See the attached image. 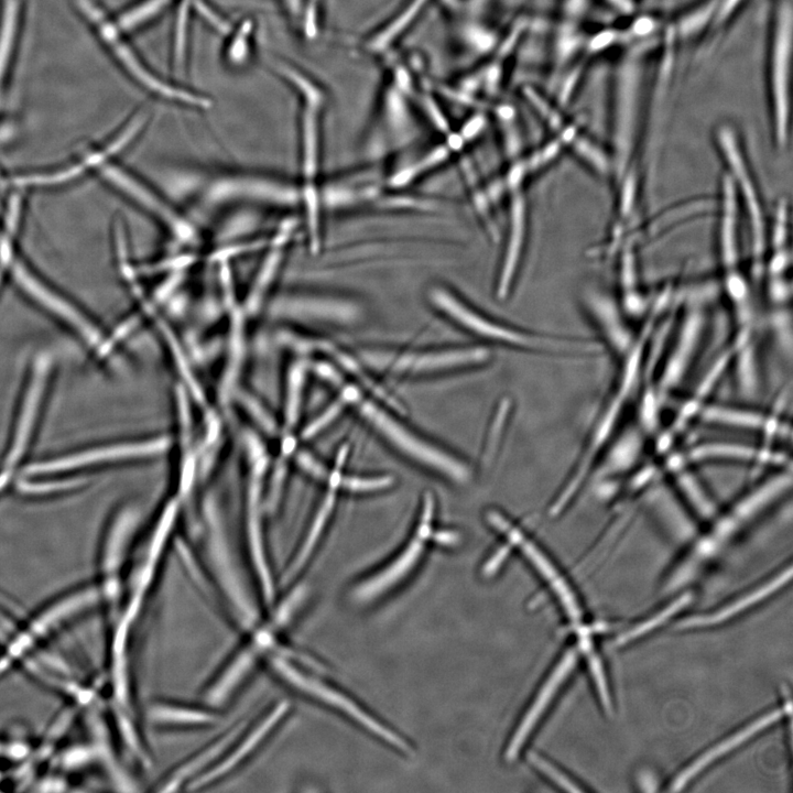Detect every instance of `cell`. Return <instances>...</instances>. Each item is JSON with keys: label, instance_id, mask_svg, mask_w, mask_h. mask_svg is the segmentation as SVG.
<instances>
[{"label": "cell", "instance_id": "f35d334b", "mask_svg": "<svg viewBox=\"0 0 793 793\" xmlns=\"http://www.w3.org/2000/svg\"><path fill=\"white\" fill-rule=\"evenodd\" d=\"M612 9L621 14L628 15L633 12L634 4L632 0H605Z\"/></svg>", "mask_w": 793, "mask_h": 793}, {"label": "cell", "instance_id": "5b68a950", "mask_svg": "<svg viewBox=\"0 0 793 793\" xmlns=\"http://www.w3.org/2000/svg\"><path fill=\"white\" fill-rule=\"evenodd\" d=\"M344 394L369 424L403 455L452 481L468 480L470 471L464 461L409 430L382 408L361 397L352 387H347Z\"/></svg>", "mask_w": 793, "mask_h": 793}, {"label": "cell", "instance_id": "3957f363", "mask_svg": "<svg viewBox=\"0 0 793 793\" xmlns=\"http://www.w3.org/2000/svg\"><path fill=\"white\" fill-rule=\"evenodd\" d=\"M431 305L467 332L487 340L530 350L598 354L595 341L545 337L522 332L488 317L444 285H432L426 292Z\"/></svg>", "mask_w": 793, "mask_h": 793}, {"label": "cell", "instance_id": "e0dca14e", "mask_svg": "<svg viewBox=\"0 0 793 793\" xmlns=\"http://www.w3.org/2000/svg\"><path fill=\"white\" fill-rule=\"evenodd\" d=\"M526 216L525 198L517 188L510 204L509 233L497 281L496 292L499 298H504L509 294L517 275L526 235Z\"/></svg>", "mask_w": 793, "mask_h": 793}, {"label": "cell", "instance_id": "9a60e30c", "mask_svg": "<svg viewBox=\"0 0 793 793\" xmlns=\"http://www.w3.org/2000/svg\"><path fill=\"white\" fill-rule=\"evenodd\" d=\"M704 322L703 314L695 311L689 313L681 325L675 345L660 377L659 387L663 395L675 389L688 371L700 343Z\"/></svg>", "mask_w": 793, "mask_h": 793}, {"label": "cell", "instance_id": "d590c367", "mask_svg": "<svg viewBox=\"0 0 793 793\" xmlns=\"http://www.w3.org/2000/svg\"><path fill=\"white\" fill-rule=\"evenodd\" d=\"M590 664H591L593 676H594L596 686L598 688V692L600 694V699H601L604 706L606 708H609L610 707V697H609L606 680H605V676L602 673V669L596 658H593L590 660Z\"/></svg>", "mask_w": 793, "mask_h": 793}, {"label": "cell", "instance_id": "4316f807", "mask_svg": "<svg viewBox=\"0 0 793 793\" xmlns=\"http://www.w3.org/2000/svg\"><path fill=\"white\" fill-rule=\"evenodd\" d=\"M691 599L688 594L682 595L680 598L674 600L671 605L665 607L662 611L654 615L652 618L639 623L634 628L630 629L617 639L616 644H624L631 640L638 639L644 633L653 630L659 624L665 622L671 616L676 613L682 607H684Z\"/></svg>", "mask_w": 793, "mask_h": 793}, {"label": "cell", "instance_id": "52a82bcc", "mask_svg": "<svg viewBox=\"0 0 793 793\" xmlns=\"http://www.w3.org/2000/svg\"><path fill=\"white\" fill-rule=\"evenodd\" d=\"M166 438L104 443L26 464L20 477L69 476L111 464L140 459L164 450Z\"/></svg>", "mask_w": 793, "mask_h": 793}, {"label": "cell", "instance_id": "8d00e7d4", "mask_svg": "<svg viewBox=\"0 0 793 793\" xmlns=\"http://www.w3.org/2000/svg\"><path fill=\"white\" fill-rule=\"evenodd\" d=\"M317 1L308 0L304 17V31L307 37L313 39L316 34Z\"/></svg>", "mask_w": 793, "mask_h": 793}, {"label": "cell", "instance_id": "ac0fdd59", "mask_svg": "<svg viewBox=\"0 0 793 793\" xmlns=\"http://www.w3.org/2000/svg\"><path fill=\"white\" fill-rule=\"evenodd\" d=\"M700 413L702 420L706 423L749 430L775 438H785L790 435V428L783 421L761 412L721 404H705Z\"/></svg>", "mask_w": 793, "mask_h": 793}, {"label": "cell", "instance_id": "277c9868", "mask_svg": "<svg viewBox=\"0 0 793 793\" xmlns=\"http://www.w3.org/2000/svg\"><path fill=\"white\" fill-rule=\"evenodd\" d=\"M644 352L639 348L631 349L622 357V370L616 384V389L611 398L605 404L597 424L589 434L588 442L584 446V450L572 471L571 477L563 486L562 490L554 499L550 514L555 517L560 514L572 500L578 495L585 482L593 477L596 465L601 459V455L606 447H609L611 437L617 430L621 419V410L624 403H628L630 393L634 392L639 385L641 365L644 362Z\"/></svg>", "mask_w": 793, "mask_h": 793}, {"label": "cell", "instance_id": "7c38bea8", "mask_svg": "<svg viewBox=\"0 0 793 793\" xmlns=\"http://www.w3.org/2000/svg\"><path fill=\"white\" fill-rule=\"evenodd\" d=\"M260 658L261 644L249 636L227 655L204 684L203 702L220 709L247 682Z\"/></svg>", "mask_w": 793, "mask_h": 793}, {"label": "cell", "instance_id": "4dcf8cb0", "mask_svg": "<svg viewBox=\"0 0 793 793\" xmlns=\"http://www.w3.org/2000/svg\"><path fill=\"white\" fill-rule=\"evenodd\" d=\"M393 482V479L391 477L381 476V477H351L346 478L344 480L339 479V484H341L346 489L355 492H370V491H377L382 490L388 487H390Z\"/></svg>", "mask_w": 793, "mask_h": 793}, {"label": "cell", "instance_id": "836d02e7", "mask_svg": "<svg viewBox=\"0 0 793 793\" xmlns=\"http://www.w3.org/2000/svg\"><path fill=\"white\" fill-rule=\"evenodd\" d=\"M620 42V32L616 30H605L591 36L585 44L589 54H597L609 48Z\"/></svg>", "mask_w": 793, "mask_h": 793}, {"label": "cell", "instance_id": "74e56055", "mask_svg": "<svg viewBox=\"0 0 793 793\" xmlns=\"http://www.w3.org/2000/svg\"><path fill=\"white\" fill-rule=\"evenodd\" d=\"M195 4L197 10L204 14V17L211 22L216 28H218L220 31H226L227 26L226 24L216 15L214 14L208 7H206L205 3L200 2L199 0H195Z\"/></svg>", "mask_w": 793, "mask_h": 793}, {"label": "cell", "instance_id": "f546056e", "mask_svg": "<svg viewBox=\"0 0 793 793\" xmlns=\"http://www.w3.org/2000/svg\"><path fill=\"white\" fill-rule=\"evenodd\" d=\"M171 0H148L126 13L120 23L123 28H132L159 12Z\"/></svg>", "mask_w": 793, "mask_h": 793}, {"label": "cell", "instance_id": "d6a6232c", "mask_svg": "<svg viewBox=\"0 0 793 793\" xmlns=\"http://www.w3.org/2000/svg\"><path fill=\"white\" fill-rule=\"evenodd\" d=\"M251 31V22L246 21L239 29L236 37L232 40L228 51V55L231 62L241 63L246 57L248 50L247 40Z\"/></svg>", "mask_w": 793, "mask_h": 793}, {"label": "cell", "instance_id": "ffe728a7", "mask_svg": "<svg viewBox=\"0 0 793 793\" xmlns=\"http://www.w3.org/2000/svg\"><path fill=\"white\" fill-rule=\"evenodd\" d=\"M576 662V653L574 651H569L563 660L558 663L555 671L551 674L550 678L541 689L539 696L532 704L530 710L525 715V717L522 720V724L517 729L509 747L507 750V758L509 760L513 759L522 745L524 743L526 737L533 729L534 725L536 724L537 719L543 714L544 709L551 702L553 695L557 691L558 686L563 683V681L566 678L568 673L571 672L572 667L574 666Z\"/></svg>", "mask_w": 793, "mask_h": 793}, {"label": "cell", "instance_id": "8fae6325", "mask_svg": "<svg viewBox=\"0 0 793 793\" xmlns=\"http://www.w3.org/2000/svg\"><path fill=\"white\" fill-rule=\"evenodd\" d=\"M278 68L304 96L300 176L301 182L307 189L316 191L319 185L318 178L321 171L318 112L323 102V95L309 79L290 66L278 64Z\"/></svg>", "mask_w": 793, "mask_h": 793}, {"label": "cell", "instance_id": "603a6c76", "mask_svg": "<svg viewBox=\"0 0 793 793\" xmlns=\"http://www.w3.org/2000/svg\"><path fill=\"white\" fill-rule=\"evenodd\" d=\"M791 578V567H789L786 571L781 572L776 577L772 578L767 584L762 585L758 589H754L750 594H747L746 596L741 597L739 600L726 606L721 610H718L716 612H713L710 615L706 616H699V617H693L685 621H683L680 624V628H694V627H705V626H711L721 621H725L729 619L731 616L745 610L747 607H750L764 597L771 595L774 590H776L779 587L783 585L786 580Z\"/></svg>", "mask_w": 793, "mask_h": 793}, {"label": "cell", "instance_id": "7402d4cb", "mask_svg": "<svg viewBox=\"0 0 793 793\" xmlns=\"http://www.w3.org/2000/svg\"><path fill=\"white\" fill-rule=\"evenodd\" d=\"M588 312L609 348L623 357L631 348L634 338L630 335L617 311L602 296L588 298Z\"/></svg>", "mask_w": 793, "mask_h": 793}, {"label": "cell", "instance_id": "5bb4252c", "mask_svg": "<svg viewBox=\"0 0 793 793\" xmlns=\"http://www.w3.org/2000/svg\"><path fill=\"white\" fill-rule=\"evenodd\" d=\"M486 518L491 526L507 536L510 544L521 548L525 557L548 580L571 618L577 621L580 613L575 597L545 554L500 512L496 510L489 511Z\"/></svg>", "mask_w": 793, "mask_h": 793}, {"label": "cell", "instance_id": "8992f818", "mask_svg": "<svg viewBox=\"0 0 793 793\" xmlns=\"http://www.w3.org/2000/svg\"><path fill=\"white\" fill-rule=\"evenodd\" d=\"M792 3L778 0L774 8L769 53V96L774 142L785 148L790 129V77Z\"/></svg>", "mask_w": 793, "mask_h": 793}, {"label": "cell", "instance_id": "83f0119b", "mask_svg": "<svg viewBox=\"0 0 793 793\" xmlns=\"http://www.w3.org/2000/svg\"><path fill=\"white\" fill-rule=\"evenodd\" d=\"M425 2L426 0H413L387 29L372 39L371 46L374 48L387 46L414 20Z\"/></svg>", "mask_w": 793, "mask_h": 793}, {"label": "cell", "instance_id": "f1b7e54d", "mask_svg": "<svg viewBox=\"0 0 793 793\" xmlns=\"http://www.w3.org/2000/svg\"><path fill=\"white\" fill-rule=\"evenodd\" d=\"M745 0H718L715 12L710 22V25L706 32L707 35H709L710 41L713 42V39L715 34L720 33L726 25L731 21V19L736 15L740 7L743 4Z\"/></svg>", "mask_w": 793, "mask_h": 793}, {"label": "cell", "instance_id": "1f68e13d", "mask_svg": "<svg viewBox=\"0 0 793 793\" xmlns=\"http://www.w3.org/2000/svg\"><path fill=\"white\" fill-rule=\"evenodd\" d=\"M532 762L543 773L551 778L554 782L558 783L562 787L572 792H579L580 787L576 786L568 778H566L561 771L554 768L551 763L545 761L543 758L536 754H532Z\"/></svg>", "mask_w": 793, "mask_h": 793}, {"label": "cell", "instance_id": "cb8c5ba5", "mask_svg": "<svg viewBox=\"0 0 793 793\" xmlns=\"http://www.w3.org/2000/svg\"><path fill=\"white\" fill-rule=\"evenodd\" d=\"M718 0H703L670 23L678 44L707 32Z\"/></svg>", "mask_w": 793, "mask_h": 793}, {"label": "cell", "instance_id": "2e32d148", "mask_svg": "<svg viewBox=\"0 0 793 793\" xmlns=\"http://www.w3.org/2000/svg\"><path fill=\"white\" fill-rule=\"evenodd\" d=\"M149 717L165 729H205L221 720L219 708L206 703L195 704L176 699H157L149 708Z\"/></svg>", "mask_w": 793, "mask_h": 793}, {"label": "cell", "instance_id": "9c48e42d", "mask_svg": "<svg viewBox=\"0 0 793 793\" xmlns=\"http://www.w3.org/2000/svg\"><path fill=\"white\" fill-rule=\"evenodd\" d=\"M489 351L484 347H458L426 351H369L365 360L373 368L394 373H430L485 362Z\"/></svg>", "mask_w": 793, "mask_h": 793}, {"label": "cell", "instance_id": "ba28073f", "mask_svg": "<svg viewBox=\"0 0 793 793\" xmlns=\"http://www.w3.org/2000/svg\"><path fill=\"white\" fill-rule=\"evenodd\" d=\"M291 711L290 703L281 699L268 707L253 723H246L221 758L195 779L188 789L197 790L211 785L240 769L269 741Z\"/></svg>", "mask_w": 793, "mask_h": 793}, {"label": "cell", "instance_id": "484cf974", "mask_svg": "<svg viewBox=\"0 0 793 793\" xmlns=\"http://www.w3.org/2000/svg\"><path fill=\"white\" fill-rule=\"evenodd\" d=\"M450 149L439 146L432 152L427 153L426 156L416 163L409 165L398 172H395L391 178L390 184L394 187H401L413 181L417 175L432 169L433 166L442 163L449 154Z\"/></svg>", "mask_w": 793, "mask_h": 793}, {"label": "cell", "instance_id": "4fadbf2b", "mask_svg": "<svg viewBox=\"0 0 793 793\" xmlns=\"http://www.w3.org/2000/svg\"><path fill=\"white\" fill-rule=\"evenodd\" d=\"M420 513V521L415 535L408 543L400 555L380 574L356 587L354 597L357 601H365L381 594L391 587L415 565L424 548V543L432 532V521L435 511V500L431 493L425 495Z\"/></svg>", "mask_w": 793, "mask_h": 793}, {"label": "cell", "instance_id": "6da1fadb", "mask_svg": "<svg viewBox=\"0 0 793 793\" xmlns=\"http://www.w3.org/2000/svg\"><path fill=\"white\" fill-rule=\"evenodd\" d=\"M647 51L645 41L629 45L615 68L609 159L619 182L627 174L639 144Z\"/></svg>", "mask_w": 793, "mask_h": 793}, {"label": "cell", "instance_id": "d6986e66", "mask_svg": "<svg viewBox=\"0 0 793 793\" xmlns=\"http://www.w3.org/2000/svg\"><path fill=\"white\" fill-rule=\"evenodd\" d=\"M686 461L730 460L758 465L784 466L787 457L772 448L754 447L741 443L713 442L695 445Z\"/></svg>", "mask_w": 793, "mask_h": 793}, {"label": "cell", "instance_id": "d4e9b609", "mask_svg": "<svg viewBox=\"0 0 793 793\" xmlns=\"http://www.w3.org/2000/svg\"><path fill=\"white\" fill-rule=\"evenodd\" d=\"M678 471V470H677ZM675 482L684 495L689 506L696 510L698 517L710 519L714 517L715 506L710 498L706 495L702 485L688 471H678L675 475Z\"/></svg>", "mask_w": 793, "mask_h": 793}, {"label": "cell", "instance_id": "7a4b0ae2", "mask_svg": "<svg viewBox=\"0 0 793 793\" xmlns=\"http://www.w3.org/2000/svg\"><path fill=\"white\" fill-rule=\"evenodd\" d=\"M54 370L48 354H40L31 361L20 392L14 419L0 460V498L17 481L26 465L42 421Z\"/></svg>", "mask_w": 793, "mask_h": 793}, {"label": "cell", "instance_id": "44dd1931", "mask_svg": "<svg viewBox=\"0 0 793 793\" xmlns=\"http://www.w3.org/2000/svg\"><path fill=\"white\" fill-rule=\"evenodd\" d=\"M782 716V710L771 711L759 719L754 720L737 734L730 736L723 742L718 743L709 751L702 754L697 760L692 762L685 770H683L677 778L673 781V790L681 789L685 783L691 781L696 774L704 770L709 763L717 760L719 757L726 754L737 746L745 742L758 734L763 728L768 727Z\"/></svg>", "mask_w": 793, "mask_h": 793}, {"label": "cell", "instance_id": "60d3db41", "mask_svg": "<svg viewBox=\"0 0 793 793\" xmlns=\"http://www.w3.org/2000/svg\"><path fill=\"white\" fill-rule=\"evenodd\" d=\"M642 1H643L645 4H651V3H653L655 0H642Z\"/></svg>", "mask_w": 793, "mask_h": 793}, {"label": "cell", "instance_id": "30bf717a", "mask_svg": "<svg viewBox=\"0 0 793 793\" xmlns=\"http://www.w3.org/2000/svg\"><path fill=\"white\" fill-rule=\"evenodd\" d=\"M13 276L25 293L72 328L96 355L106 357L110 352L111 343L104 338L99 328L69 302L43 284L23 263L19 262L14 267Z\"/></svg>", "mask_w": 793, "mask_h": 793}, {"label": "cell", "instance_id": "ab89813d", "mask_svg": "<svg viewBox=\"0 0 793 793\" xmlns=\"http://www.w3.org/2000/svg\"><path fill=\"white\" fill-rule=\"evenodd\" d=\"M292 13H297L301 9V0H284Z\"/></svg>", "mask_w": 793, "mask_h": 793}, {"label": "cell", "instance_id": "e575fe53", "mask_svg": "<svg viewBox=\"0 0 793 793\" xmlns=\"http://www.w3.org/2000/svg\"><path fill=\"white\" fill-rule=\"evenodd\" d=\"M187 11L188 0H184L180 7L176 22L175 57L178 64H182L184 58Z\"/></svg>", "mask_w": 793, "mask_h": 793}]
</instances>
